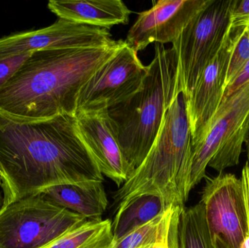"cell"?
<instances>
[{"label": "cell", "mask_w": 249, "mask_h": 248, "mask_svg": "<svg viewBox=\"0 0 249 248\" xmlns=\"http://www.w3.org/2000/svg\"><path fill=\"white\" fill-rule=\"evenodd\" d=\"M0 164L1 210L51 186L105 181L73 115L24 121L0 113Z\"/></svg>", "instance_id": "obj_1"}, {"label": "cell", "mask_w": 249, "mask_h": 248, "mask_svg": "<svg viewBox=\"0 0 249 248\" xmlns=\"http://www.w3.org/2000/svg\"><path fill=\"white\" fill-rule=\"evenodd\" d=\"M122 42L111 48L32 52L0 88V113L24 121L44 120L61 115L75 116L79 92L116 53Z\"/></svg>", "instance_id": "obj_2"}, {"label": "cell", "mask_w": 249, "mask_h": 248, "mask_svg": "<svg viewBox=\"0 0 249 248\" xmlns=\"http://www.w3.org/2000/svg\"><path fill=\"white\" fill-rule=\"evenodd\" d=\"M193 148L186 98L180 93L167 111L143 163L114 193L116 211L135 198L157 195L184 209L190 196Z\"/></svg>", "instance_id": "obj_3"}, {"label": "cell", "mask_w": 249, "mask_h": 248, "mask_svg": "<svg viewBox=\"0 0 249 248\" xmlns=\"http://www.w3.org/2000/svg\"><path fill=\"white\" fill-rule=\"evenodd\" d=\"M140 90L107 110V119L131 175L143 163L164 116L178 97V68L172 48L156 43L155 56Z\"/></svg>", "instance_id": "obj_4"}, {"label": "cell", "mask_w": 249, "mask_h": 248, "mask_svg": "<svg viewBox=\"0 0 249 248\" xmlns=\"http://www.w3.org/2000/svg\"><path fill=\"white\" fill-rule=\"evenodd\" d=\"M249 132V82L223 100L203 136L192 144L190 186L206 178L207 167L219 173L239 164Z\"/></svg>", "instance_id": "obj_5"}, {"label": "cell", "mask_w": 249, "mask_h": 248, "mask_svg": "<svg viewBox=\"0 0 249 248\" xmlns=\"http://www.w3.org/2000/svg\"><path fill=\"white\" fill-rule=\"evenodd\" d=\"M87 221L43 194L26 197L0 211V248H45Z\"/></svg>", "instance_id": "obj_6"}, {"label": "cell", "mask_w": 249, "mask_h": 248, "mask_svg": "<svg viewBox=\"0 0 249 248\" xmlns=\"http://www.w3.org/2000/svg\"><path fill=\"white\" fill-rule=\"evenodd\" d=\"M234 0H212L197 13L173 43L178 87L186 99L209 63L216 55L230 26Z\"/></svg>", "instance_id": "obj_7"}, {"label": "cell", "mask_w": 249, "mask_h": 248, "mask_svg": "<svg viewBox=\"0 0 249 248\" xmlns=\"http://www.w3.org/2000/svg\"><path fill=\"white\" fill-rule=\"evenodd\" d=\"M148 68L125 41L79 92L76 115L105 112L125 101L143 85Z\"/></svg>", "instance_id": "obj_8"}, {"label": "cell", "mask_w": 249, "mask_h": 248, "mask_svg": "<svg viewBox=\"0 0 249 248\" xmlns=\"http://www.w3.org/2000/svg\"><path fill=\"white\" fill-rule=\"evenodd\" d=\"M205 179L200 202L204 208L212 239L219 236L230 248H240L249 230L241 179L231 173Z\"/></svg>", "instance_id": "obj_9"}, {"label": "cell", "mask_w": 249, "mask_h": 248, "mask_svg": "<svg viewBox=\"0 0 249 248\" xmlns=\"http://www.w3.org/2000/svg\"><path fill=\"white\" fill-rule=\"evenodd\" d=\"M109 29L59 18L48 27L0 38V60L44 50L115 46Z\"/></svg>", "instance_id": "obj_10"}, {"label": "cell", "mask_w": 249, "mask_h": 248, "mask_svg": "<svg viewBox=\"0 0 249 248\" xmlns=\"http://www.w3.org/2000/svg\"><path fill=\"white\" fill-rule=\"evenodd\" d=\"M212 0L152 1L149 10L139 13L125 42L136 52L150 44L174 43L190 20Z\"/></svg>", "instance_id": "obj_11"}, {"label": "cell", "mask_w": 249, "mask_h": 248, "mask_svg": "<svg viewBox=\"0 0 249 248\" xmlns=\"http://www.w3.org/2000/svg\"><path fill=\"white\" fill-rule=\"evenodd\" d=\"M239 29L230 24L222 45L200 76L194 90L186 99L192 144L199 141L207 129L223 99L227 71Z\"/></svg>", "instance_id": "obj_12"}, {"label": "cell", "mask_w": 249, "mask_h": 248, "mask_svg": "<svg viewBox=\"0 0 249 248\" xmlns=\"http://www.w3.org/2000/svg\"><path fill=\"white\" fill-rule=\"evenodd\" d=\"M75 116L80 137L101 173L121 187L131 172L109 125L107 111L77 114Z\"/></svg>", "instance_id": "obj_13"}, {"label": "cell", "mask_w": 249, "mask_h": 248, "mask_svg": "<svg viewBox=\"0 0 249 248\" xmlns=\"http://www.w3.org/2000/svg\"><path fill=\"white\" fill-rule=\"evenodd\" d=\"M48 7L59 18L107 29L127 24L131 14L121 0H51Z\"/></svg>", "instance_id": "obj_14"}, {"label": "cell", "mask_w": 249, "mask_h": 248, "mask_svg": "<svg viewBox=\"0 0 249 248\" xmlns=\"http://www.w3.org/2000/svg\"><path fill=\"white\" fill-rule=\"evenodd\" d=\"M41 193L54 203L88 220H101L109 204L103 182L61 184Z\"/></svg>", "instance_id": "obj_15"}, {"label": "cell", "mask_w": 249, "mask_h": 248, "mask_svg": "<svg viewBox=\"0 0 249 248\" xmlns=\"http://www.w3.org/2000/svg\"><path fill=\"white\" fill-rule=\"evenodd\" d=\"M170 207L157 195H143L135 198L117 211L112 222L114 243L162 215Z\"/></svg>", "instance_id": "obj_16"}, {"label": "cell", "mask_w": 249, "mask_h": 248, "mask_svg": "<svg viewBox=\"0 0 249 248\" xmlns=\"http://www.w3.org/2000/svg\"><path fill=\"white\" fill-rule=\"evenodd\" d=\"M113 244L110 220H88L45 248H111Z\"/></svg>", "instance_id": "obj_17"}, {"label": "cell", "mask_w": 249, "mask_h": 248, "mask_svg": "<svg viewBox=\"0 0 249 248\" xmlns=\"http://www.w3.org/2000/svg\"><path fill=\"white\" fill-rule=\"evenodd\" d=\"M178 248H215L203 205L184 208L178 225Z\"/></svg>", "instance_id": "obj_18"}, {"label": "cell", "mask_w": 249, "mask_h": 248, "mask_svg": "<svg viewBox=\"0 0 249 248\" xmlns=\"http://www.w3.org/2000/svg\"><path fill=\"white\" fill-rule=\"evenodd\" d=\"M163 214L129 233L116 243H114L111 248H153L159 234Z\"/></svg>", "instance_id": "obj_19"}, {"label": "cell", "mask_w": 249, "mask_h": 248, "mask_svg": "<svg viewBox=\"0 0 249 248\" xmlns=\"http://www.w3.org/2000/svg\"><path fill=\"white\" fill-rule=\"evenodd\" d=\"M249 61V32L248 29H239L231 53L225 83L226 87L236 78ZM225 93V92H224Z\"/></svg>", "instance_id": "obj_20"}, {"label": "cell", "mask_w": 249, "mask_h": 248, "mask_svg": "<svg viewBox=\"0 0 249 248\" xmlns=\"http://www.w3.org/2000/svg\"><path fill=\"white\" fill-rule=\"evenodd\" d=\"M32 52L20 54L6 59L0 60V88L12 78L22 64L32 55Z\"/></svg>", "instance_id": "obj_21"}, {"label": "cell", "mask_w": 249, "mask_h": 248, "mask_svg": "<svg viewBox=\"0 0 249 248\" xmlns=\"http://www.w3.org/2000/svg\"><path fill=\"white\" fill-rule=\"evenodd\" d=\"M230 24L232 29H244L249 27V0H234Z\"/></svg>", "instance_id": "obj_22"}, {"label": "cell", "mask_w": 249, "mask_h": 248, "mask_svg": "<svg viewBox=\"0 0 249 248\" xmlns=\"http://www.w3.org/2000/svg\"><path fill=\"white\" fill-rule=\"evenodd\" d=\"M176 208L177 207H170L164 213L162 222H161L160 227L159 234H158V238H157L156 242L152 248H171L168 235H169L171 219H172L173 214H174Z\"/></svg>", "instance_id": "obj_23"}, {"label": "cell", "mask_w": 249, "mask_h": 248, "mask_svg": "<svg viewBox=\"0 0 249 248\" xmlns=\"http://www.w3.org/2000/svg\"><path fill=\"white\" fill-rule=\"evenodd\" d=\"M249 82V61L247 65L244 67L242 71L237 76L236 78L226 87L225 93H224L222 100L228 99L230 96H232L234 93L239 90L241 87L247 84Z\"/></svg>", "instance_id": "obj_24"}, {"label": "cell", "mask_w": 249, "mask_h": 248, "mask_svg": "<svg viewBox=\"0 0 249 248\" xmlns=\"http://www.w3.org/2000/svg\"><path fill=\"white\" fill-rule=\"evenodd\" d=\"M241 179L242 182L243 188H244L246 204H247V210H248L249 214V165L247 162L243 168Z\"/></svg>", "instance_id": "obj_25"}, {"label": "cell", "mask_w": 249, "mask_h": 248, "mask_svg": "<svg viewBox=\"0 0 249 248\" xmlns=\"http://www.w3.org/2000/svg\"><path fill=\"white\" fill-rule=\"evenodd\" d=\"M215 248H231L228 244L225 243V240L222 237L217 236L213 239Z\"/></svg>", "instance_id": "obj_26"}, {"label": "cell", "mask_w": 249, "mask_h": 248, "mask_svg": "<svg viewBox=\"0 0 249 248\" xmlns=\"http://www.w3.org/2000/svg\"><path fill=\"white\" fill-rule=\"evenodd\" d=\"M4 192H3L2 189H0V211H1L3 205H4Z\"/></svg>", "instance_id": "obj_27"}, {"label": "cell", "mask_w": 249, "mask_h": 248, "mask_svg": "<svg viewBox=\"0 0 249 248\" xmlns=\"http://www.w3.org/2000/svg\"><path fill=\"white\" fill-rule=\"evenodd\" d=\"M245 144L246 145H247V157H248V161H247V163H248L249 164V132Z\"/></svg>", "instance_id": "obj_28"}, {"label": "cell", "mask_w": 249, "mask_h": 248, "mask_svg": "<svg viewBox=\"0 0 249 248\" xmlns=\"http://www.w3.org/2000/svg\"><path fill=\"white\" fill-rule=\"evenodd\" d=\"M2 183H3L2 175H1V172H0V186H1V188L2 187Z\"/></svg>", "instance_id": "obj_29"}, {"label": "cell", "mask_w": 249, "mask_h": 248, "mask_svg": "<svg viewBox=\"0 0 249 248\" xmlns=\"http://www.w3.org/2000/svg\"><path fill=\"white\" fill-rule=\"evenodd\" d=\"M0 172H1V175H2L3 183H4V175H3L2 167H1V164H0ZM3 183H2V186H3ZM1 189H2V187H1Z\"/></svg>", "instance_id": "obj_30"}]
</instances>
